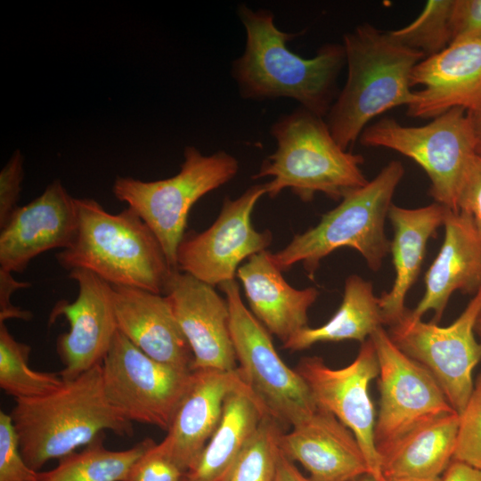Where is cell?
Listing matches in <instances>:
<instances>
[{
    "label": "cell",
    "mask_w": 481,
    "mask_h": 481,
    "mask_svg": "<svg viewBox=\"0 0 481 481\" xmlns=\"http://www.w3.org/2000/svg\"><path fill=\"white\" fill-rule=\"evenodd\" d=\"M237 14L246 34L244 51L232 65L240 95L255 101L293 99L300 107L325 118L346 64L343 45H324L313 58H304L287 45L302 33L279 29L270 10H253L241 4Z\"/></svg>",
    "instance_id": "cell-1"
},
{
    "label": "cell",
    "mask_w": 481,
    "mask_h": 481,
    "mask_svg": "<svg viewBox=\"0 0 481 481\" xmlns=\"http://www.w3.org/2000/svg\"><path fill=\"white\" fill-rule=\"evenodd\" d=\"M342 45L347 77L325 121L335 141L347 151L372 118L414 101L412 74L426 57L368 23L346 32Z\"/></svg>",
    "instance_id": "cell-2"
},
{
    "label": "cell",
    "mask_w": 481,
    "mask_h": 481,
    "mask_svg": "<svg viewBox=\"0 0 481 481\" xmlns=\"http://www.w3.org/2000/svg\"><path fill=\"white\" fill-rule=\"evenodd\" d=\"M26 463L40 471L49 461L86 446L110 430L131 436L133 422L108 402L102 387L101 364L55 391L38 397L16 399L9 413Z\"/></svg>",
    "instance_id": "cell-3"
},
{
    "label": "cell",
    "mask_w": 481,
    "mask_h": 481,
    "mask_svg": "<svg viewBox=\"0 0 481 481\" xmlns=\"http://www.w3.org/2000/svg\"><path fill=\"white\" fill-rule=\"evenodd\" d=\"M77 227L56 259L69 272L87 270L111 285L165 294L174 269L155 234L130 208L108 212L93 199H77Z\"/></svg>",
    "instance_id": "cell-4"
},
{
    "label": "cell",
    "mask_w": 481,
    "mask_h": 481,
    "mask_svg": "<svg viewBox=\"0 0 481 481\" xmlns=\"http://www.w3.org/2000/svg\"><path fill=\"white\" fill-rule=\"evenodd\" d=\"M270 133L276 150L252 176L272 177L265 183L270 198L289 189L305 202L317 192L339 200L368 183L361 169L363 157L342 149L323 118L299 107L279 118Z\"/></svg>",
    "instance_id": "cell-5"
},
{
    "label": "cell",
    "mask_w": 481,
    "mask_h": 481,
    "mask_svg": "<svg viewBox=\"0 0 481 481\" xmlns=\"http://www.w3.org/2000/svg\"><path fill=\"white\" fill-rule=\"evenodd\" d=\"M404 175L403 164L390 161L372 180L322 215L315 226L296 234L283 249L272 253L274 264L284 272L301 263L313 279L324 257L338 249L350 248L361 254L371 270L378 271L390 250L385 221Z\"/></svg>",
    "instance_id": "cell-6"
},
{
    "label": "cell",
    "mask_w": 481,
    "mask_h": 481,
    "mask_svg": "<svg viewBox=\"0 0 481 481\" xmlns=\"http://www.w3.org/2000/svg\"><path fill=\"white\" fill-rule=\"evenodd\" d=\"M238 171L239 161L224 151L203 155L196 147L187 146L176 175L149 182L117 176L112 192L150 227L169 265L177 270V249L185 235L192 207L230 182Z\"/></svg>",
    "instance_id": "cell-7"
},
{
    "label": "cell",
    "mask_w": 481,
    "mask_h": 481,
    "mask_svg": "<svg viewBox=\"0 0 481 481\" xmlns=\"http://www.w3.org/2000/svg\"><path fill=\"white\" fill-rule=\"evenodd\" d=\"M367 147L395 151L414 160L430 180L429 194L458 212V196L468 168L477 155L469 112L453 108L420 126H407L393 118L368 125L359 137Z\"/></svg>",
    "instance_id": "cell-8"
},
{
    "label": "cell",
    "mask_w": 481,
    "mask_h": 481,
    "mask_svg": "<svg viewBox=\"0 0 481 481\" xmlns=\"http://www.w3.org/2000/svg\"><path fill=\"white\" fill-rule=\"evenodd\" d=\"M219 287L228 303L231 338L244 380L281 425L306 420L317 407L305 380L280 357L268 330L244 305L236 280Z\"/></svg>",
    "instance_id": "cell-9"
},
{
    "label": "cell",
    "mask_w": 481,
    "mask_h": 481,
    "mask_svg": "<svg viewBox=\"0 0 481 481\" xmlns=\"http://www.w3.org/2000/svg\"><path fill=\"white\" fill-rule=\"evenodd\" d=\"M101 368L103 391L113 408L131 422L166 431L188 388L192 371L152 359L118 330Z\"/></svg>",
    "instance_id": "cell-10"
},
{
    "label": "cell",
    "mask_w": 481,
    "mask_h": 481,
    "mask_svg": "<svg viewBox=\"0 0 481 481\" xmlns=\"http://www.w3.org/2000/svg\"><path fill=\"white\" fill-rule=\"evenodd\" d=\"M481 309V288L450 325L412 319L408 310L387 331L395 346L435 378L452 408L460 414L473 389L472 372L481 361L475 322Z\"/></svg>",
    "instance_id": "cell-11"
},
{
    "label": "cell",
    "mask_w": 481,
    "mask_h": 481,
    "mask_svg": "<svg viewBox=\"0 0 481 481\" xmlns=\"http://www.w3.org/2000/svg\"><path fill=\"white\" fill-rule=\"evenodd\" d=\"M265 194L264 183L250 186L236 199L225 197L208 229L184 235L177 249V270L213 287L235 280L240 264L272 243V232L257 231L251 223L253 209Z\"/></svg>",
    "instance_id": "cell-12"
},
{
    "label": "cell",
    "mask_w": 481,
    "mask_h": 481,
    "mask_svg": "<svg viewBox=\"0 0 481 481\" xmlns=\"http://www.w3.org/2000/svg\"><path fill=\"white\" fill-rule=\"evenodd\" d=\"M370 338L379 362L380 403L374 429L379 451L416 426L455 411L433 375L402 352L383 327Z\"/></svg>",
    "instance_id": "cell-13"
},
{
    "label": "cell",
    "mask_w": 481,
    "mask_h": 481,
    "mask_svg": "<svg viewBox=\"0 0 481 481\" xmlns=\"http://www.w3.org/2000/svg\"><path fill=\"white\" fill-rule=\"evenodd\" d=\"M307 385L317 408L332 413L347 427L364 455L368 473L382 481L380 458L374 439L375 414L369 393L379 375V362L371 338L362 343L355 359L338 369L329 367L318 356L302 358L296 369Z\"/></svg>",
    "instance_id": "cell-14"
},
{
    "label": "cell",
    "mask_w": 481,
    "mask_h": 481,
    "mask_svg": "<svg viewBox=\"0 0 481 481\" xmlns=\"http://www.w3.org/2000/svg\"><path fill=\"white\" fill-rule=\"evenodd\" d=\"M69 276L77 283V297L73 302L58 301L49 315V325L61 316L69 324L56 341L63 380L101 364L118 331L112 285L84 269H74Z\"/></svg>",
    "instance_id": "cell-15"
},
{
    "label": "cell",
    "mask_w": 481,
    "mask_h": 481,
    "mask_svg": "<svg viewBox=\"0 0 481 481\" xmlns=\"http://www.w3.org/2000/svg\"><path fill=\"white\" fill-rule=\"evenodd\" d=\"M192 353V370L237 369L226 298L211 285L175 270L164 294Z\"/></svg>",
    "instance_id": "cell-16"
},
{
    "label": "cell",
    "mask_w": 481,
    "mask_h": 481,
    "mask_svg": "<svg viewBox=\"0 0 481 481\" xmlns=\"http://www.w3.org/2000/svg\"><path fill=\"white\" fill-rule=\"evenodd\" d=\"M77 198L54 180L43 193L19 206L0 232V269L23 272L29 262L53 249H65L77 227Z\"/></svg>",
    "instance_id": "cell-17"
},
{
    "label": "cell",
    "mask_w": 481,
    "mask_h": 481,
    "mask_svg": "<svg viewBox=\"0 0 481 481\" xmlns=\"http://www.w3.org/2000/svg\"><path fill=\"white\" fill-rule=\"evenodd\" d=\"M414 101L407 106L412 118H430L453 109L468 111L481 104V37L450 45L420 61L413 69Z\"/></svg>",
    "instance_id": "cell-18"
},
{
    "label": "cell",
    "mask_w": 481,
    "mask_h": 481,
    "mask_svg": "<svg viewBox=\"0 0 481 481\" xmlns=\"http://www.w3.org/2000/svg\"><path fill=\"white\" fill-rule=\"evenodd\" d=\"M245 382L239 367L232 371L192 370L188 388L157 448L185 474L217 427L225 398Z\"/></svg>",
    "instance_id": "cell-19"
},
{
    "label": "cell",
    "mask_w": 481,
    "mask_h": 481,
    "mask_svg": "<svg viewBox=\"0 0 481 481\" xmlns=\"http://www.w3.org/2000/svg\"><path fill=\"white\" fill-rule=\"evenodd\" d=\"M279 444L281 452L289 460L299 462L313 481H349L368 473L364 455L352 431L321 408L289 432H282Z\"/></svg>",
    "instance_id": "cell-20"
},
{
    "label": "cell",
    "mask_w": 481,
    "mask_h": 481,
    "mask_svg": "<svg viewBox=\"0 0 481 481\" xmlns=\"http://www.w3.org/2000/svg\"><path fill=\"white\" fill-rule=\"evenodd\" d=\"M112 289L118 330L152 359L192 371V350L167 297L134 287Z\"/></svg>",
    "instance_id": "cell-21"
},
{
    "label": "cell",
    "mask_w": 481,
    "mask_h": 481,
    "mask_svg": "<svg viewBox=\"0 0 481 481\" xmlns=\"http://www.w3.org/2000/svg\"><path fill=\"white\" fill-rule=\"evenodd\" d=\"M444 226L443 244L424 277L423 297L408 310L412 319L433 311L431 322L437 323L453 292L477 293L481 288V239L472 218L449 210Z\"/></svg>",
    "instance_id": "cell-22"
},
{
    "label": "cell",
    "mask_w": 481,
    "mask_h": 481,
    "mask_svg": "<svg viewBox=\"0 0 481 481\" xmlns=\"http://www.w3.org/2000/svg\"><path fill=\"white\" fill-rule=\"evenodd\" d=\"M250 312L283 344L308 327L307 312L319 291L314 287L296 289L274 264L272 253L261 251L250 257L237 271Z\"/></svg>",
    "instance_id": "cell-23"
},
{
    "label": "cell",
    "mask_w": 481,
    "mask_h": 481,
    "mask_svg": "<svg viewBox=\"0 0 481 481\" xmlns=\"http://www.w3.org/2000/svg\"><path fill=\"white\" fill-rule=\"evenodd\" d=\"M449 210L436 202L417 208L391 205L387 217L394 229V238L389 253L395 276L390 290L379 297L385 325L390 327L405 315L408 310L405 298L420 271L427 243L444 225Z\"/></svg>",
    "instance_id": "cell-24"
},
{
    "label": "cell",
    "mask_w": 481,
    "mask_h": 481,
    "mask_svg": "<svg viewBox=\"0 0 481 481\" xmlns=\"http://www.w3.org/2000/svg\"><path fill=\"white\" fill-rule=\"evenodd\" d=\"M460 416L444 413L412 428L378 451L384 477H441L452 461Z\"/></svg>",
    "instance_id": "cell-25"
},
{
    "label": "cell",
    "mask_w": 481,
    "mask_h": 481,
    "mask_svg": "<svg viewBox=\"0 0 481 481\" xmlns=\"http://www.w3.org/2000/svg\"><path fill=\"white\" fill-rule=\"evenodd\" d=\"M267 413L246 382L232 390L217 427L183 481H220Z\"/></svg>",
    "instance_id": "cell-26"
},
{
    "label": "cell",
    "mask_w": 481,
    "mask_h": 481,
    "mask_svg": "<svg viewBox=\"0 0 481 481\" xmlns=\"http://www.w3.org/2000/svg\"><path fill=\"white\" fill-rule=\"evenodd\" d=\"M384 319L379 298L373 285L357 274L345 281L342 302L333 316L317 328L303 329L283 344V348L301 351L321 342L356 340L363 343L382 328Z\"/></svg>",
    "instance_id": "cell-27"
},
{
    "label": "cell",
    "mask_w": 481,
    "mask_h": 481,
    "mask_svg": "<svg viewBox=\"0 0 481 481\" xmlns=\"http://www.w3.org/2000/svg\"><path fill=\"white\" fill-rule=\"evenodd\" d=\"M104 433L80 452L59 460L56 467L39 471L37 481H123L130 468L155 442L143 439L135 445L112 451L104 445Z\"/></svg>",
    "instance_id": "cell-28"
},
{
    "label": "cell",
    "mask_w": 481,
    "mask_h": 481,
    "mask_svg": "<svg viewBox=\"0 0 481 481\" xmlns=\"http://www.w3.org/2000/svg\"><path fill=\"white\" fill-rule=\"evenodd\" d=\"M30 346L15 339L0 322V387L15 400L48 395L63 383L60 374L30 368Z\"/></svg>",
    "instance_id": "cell-29"
},
{
    "label": "cell",
    "mask_w": 481,
    "mask_h": 481,
    "mask_svg": "<svg viewBox=\"0 0 481 481\" xmlns=\"http://www.w3.org/2000/svg\"><path fill=\"white\" fill-rule=\"evenodd\" d=\"M282 425L269 413L220 481H275Z\"/></svg>",
    "instance_id": "cell-30"
},
{
    "label": "cell",
    "mask_w": 481,
    "mask_h": 481,
    "mask_svg": "<svg viewBox=\"0 0 481 481\" xmlns=\"http://www.w3.org/2000/svg\"><path fill=\"white\" fill-rule=\"evenodd\" d=\"M453 0L428 1L410 24L390 34L402 44L420 51L425 57L436 54L450 45V17Z\"/></svg>",
    "instance_id": "cell-31"
},
{
    "label": "cell",
    "mask_w": 481,
    "mask_h": 481,
    "mask_svg": "<svg viewBox=\"0 0 481 481\" xmlns=\"http://www.w3.org/2000/svg\"><path fill=\"white\" fill-rule=\"evenodd\" d=\"M459 416L452 461L481 469V371L474 382L467 404Z\"/></svg>",
    "instance_id": "cell-32"
},
{
    "label": "cell",
    "mask_w": 481,
    "mask_h": 481,
    "mask_svg": "<svg viewBox=\"0 0 481 481\" xmlns=\"http://www.w3.org/2000/svg\"><path fill=\"white\" fill-rule=\"evenodd\" d=\"M38 472L25 461L9 413L0 412V481H37Z\"/></svg>",
    "instance_id": "cell-33"
},
{
    "label": "cell",
    "mask_w": 481,
    "mask_h": 481,
    "mask_svg": "<svg viewBox=\"0 0 481 481\" xmlns=\"http://www.w3.org/2000/svg\"><path fill=\"white\" fill-rule=\"evenodd\" d=\"M184 472L153 444L130 468L123 481H183Z\"/></svg>",
    "instance_id": "cell-34"
},
{
    "label": "cell",
    "mask_w": 481,
    "mask_h": 481,
    "mask_svg": "<svg viewBox=\"0 0 481 481\" xmlns=\"http://www.w3.org/2000/svg\"><path fill=\"white\" fill-rule=\"evenodd\" d=\"M23 156L17 150L11 156L0 172V228L9 220L19 207L18 200L21 190Z\"/></svg>",
    "instance_id": "cell-35"
},
{
    "label": "cell",
    "mask_w": 481,
    "mask_h": 481,
    "mask_svg": "<svg viewBox=\"0 0 481 481\" xmlns=\"http://www.w3.org/2000/svg\"><path fill=\"white\" fill-rule=\"evenodd\" d=\"M450 33V45L481 37V0H453Z\"/></svg>",
    "instance_id": "cell-36"
},
{
    "label": "cell",
    "mask_w": 481,
    "mask_h": 481,
    "mask_svg": "<svg viewBox=\"0 0 481 481\" xmlns=\"http://www.w3.org/2000/svg\"><path fill=\"white\" fill-rule=\"evenodd\" d=\"M457 209L469 215L481 239V156L472 159L462 183Z\"/></svg>",
    "instance_id": "cell-37"
},
{
    "label": "cell",
    "mask_w": 481,
    "mask_h": 481,
    "mask_svg": "<svg viewBox=\"0 0 481 481\" xmlns=\"http://www.w3.org/2000/svg\"><path fill=\"white\" fill-rule=\"evenodd\" d=\"M29 286H30L29 282L18 281L12 273L0 269V322H4L8 319L29 321L32 318L30 311L22 310L11 301L15 290Z\"/></svg>",
    "instance_id": "cell-38"
},
{
    "label": "cell",
    "mask_w": 481,
    "mask_h": 481,
    "mask_svg": "<svg viewBox=\"0 0 481 481\" xmlns=\"http://www.w3.org/2000/svg\"><path fill=\"white\" fill-rule=\"evenodd\" d=\"M441 481H481V469L458 461H452Z\"/></svg>",
    "instance_id": "cell-39"
},
{
    "label": "cell",
    "mask_w": 481,
    "mask_h": 481,
    "mask_svg": "<svg viewBox=\"0 0 481 481\" xmlns=\"http://www.w3.org/2000/svg\"><path fill=\"white\" fill-rule=\"evenodd\" d=\"M275 481H313L305 477L282 452L279 457Z\"/></svg>",
    "instance_id": "cell-40"
},
{
    "label": "cell",
    "mask_w": 481,
    "mask_h": 481,
    "mask_svg": "<svg viewBox=\"0 0 481 481\" xmlns=\"http://www.w3.org/2000/svg\"><path fill=\"white\" fill-rule=\"evenodd\" d=\"M468 112L472 122L477 154L481 156V104Z\"/></svg>",
    "instance_id": "cell-41"
},
{
    "label": "cell",
    "mask_w": 481,
    "mask_h": 481,
    "mask_svg": "<svg viewBox=\"0 0 481 481\" xmlns=\"http://www.w3.org/2000/svg\"><path fill=\"white\" fill-rule=\"evenodd\" d=\"M382 481H441V477L436 478H397V477H384Z\"/></svg>",
    "instance_id": "cell-42"
},
{
    "label": "cell",
    "mask_w": 481,
    "mask_h": 481,
    "mask_svg": "<svg viewBox=\"0 0 481 481\" xmlns=\"http://www.w3.org/2000/svg\"><path fill=\"white\" fill-rule=\"evenodd\" d=\"M474 330L475 334L477 336L478 340L481 343V309L477 316Z\"/></svg>",
    "instance_id": "cell-43"
},
{
    "label": "cell",
    "mask_w": 481,
    "mask_h": 481,
    "mask_svg": "<svg viewBox=\"0 0 481 481\" xmlns=\"http://www.w3.org/2000/svg\"><path fill=\"white\" fill-rule=\"evenodd\" d=\"M349 481H376L375 478L370 474L366 473L361 476H358Z\"/></svg>",
    "instance_id": "cell-44"
}]
</instances>
